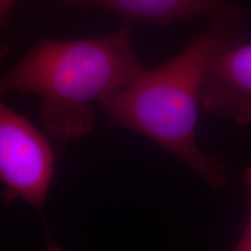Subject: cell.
<instances>
[{"label": "cell", "instance_id": "6da1fadb", "mask_svg": "<svg viewBox=\"0 0 251 251\" xmlns=\"http://www.w3.org/2000/svg\"><path fill=\"white\" fill-rule=\"evenodd\" d=\"M244 23L211 20L177 55L155 69H144L129 85L98 105L108 124L151 140L209 186H224L229 179L226 166L197 143L198 109L209 63L225 47L242 42Z\"/></svg>", "mask_w": 251, "mask_h": 251}, {"label": "cell", "instance_id": "7a4b0ae2", "mask_svg": "<svg viewBox=\"0 0 251 251\" xmlns=\"http://www.w3.org/2000/svg\"><path fill=\"white\" fill-rule=\"evenodd\" d=\"M131 26L122 24L107 36L57 41L45 39L15 67L0 76V97L36 94L40 119L59 142H71L93 129V103L128 86L144 65L135 51Z\"/></svg>", "mask_w": 251, "mask_h": 251}, {"label": "cell", "instance_id": "3957f363", "mask_svg": "<svg viewBox=\"0 0 251 251\" xmlns=\"http://www.w3.org/2000/svg\"><path fill=\"white\" fill-rule=\"evenodd\" d=\"M55 164V150L48 137L0 97V183L5 201L20 199L41 211Z\"/></svg>", "mask_w": 251, "mask_h": 251}, {"label": "cell", "instance_id": "277c9868", "mask_svg": "<svg viewBox=\"0 0 251 251\" xmlns=\"http://www.w3.org/2000/svg\"><path fill=\"white\" fill-rule=\"evenodd\" d=\"M201 105L220 118L251 124V42L216 52L206 72Z\"/></svg>", "mask_w": 251, "mask_h": 251}, {"label": "cell", "instance_id": "5b68a950", "mask_svg": "<svg viewBox=\"0 0 251 251\" xmlns=\"http://www.w3.org/2000/svg\"><path fill=\"white\" fill-rule=\"evenodd\" d=\"M70 7H93L108 11L122 24H153L169 27L178 21L198 18L248 21L251 12L229 0H59Z\"/></svg>", "mask_w": 251, "mask_h": 251}, {"label": "cell", "instance_id": "8992f818", "mask_svg": "<svg viewBox=\"0 0 251 251\" xmlns=\"http://www.w3.org/2000/svg\"><path fill=\"white\" fill-rule=\"evenodd\" d=\"M18 0H0V59L7 52V46L2 40V34L7 29L9 23V13Z\"/></svg>", "mask_w": 251, "mask_h": 251}, {"label": "cell", "instance_id": "52a82bcc", "mask_svg": "<svg viewBox=\"0 0 251 251\" xmlns=\"http://www.w3.org/2000/svg\"><path fill=\"white\" fill-rule=\"evenodd\" d=\"M243 183L246 186L248 198V221L244 228L242 236L248 238L251 242V165L248 166L243 174Z\"/></svg>", "mask_w": 251, "mask_h": 251}, {"label": "cell", "instance_id": "ba28073f", "mask_svg": "<svg viewBox=\"0 0 251 251\" xmlns=\"http://www.w3.org/2000/svg\"><path fill=\"white\" fill-rule=\"evenodd\" d=\"M235 251H251V242L248 238L241 236Z\"/></svg>", "mask_w": 251, "mask_h": 251}, {"label": "cell", "instance_id": "9c48e42d", "mask_svg": "<svg viewBox=\"0 0 251 251\" xmlns=\"http://www.w3.org/2000/svg\"><path fill=\"white\" fill-rule=\"evenodd\" d=\"M45 251H64L61 247L58 246L57 243L52 240L50 234L48 233V236H47V246H46V250Z\"/></svg>", "mask_w": 251, "mask_h": 251}]
</instances>
